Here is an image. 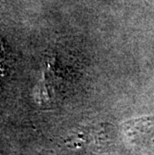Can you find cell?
I'll list each match as a JSON object with an SVG mask.
<instances>
[{"label":"cell","mask_w":154,"mask_h":155,"mask_svg":"<svg viewBox=\"0 0 154 155\" xmlns=\"http://www.w3.org/2000/svg\"><path fill=\"white\" fill-rule=\"evenodd\" d=\"M126 135L135 142H143L154 135V116L128 120L124 123Z\"/></svg>","instance_id":"6da1fadb"}]
</instances>
